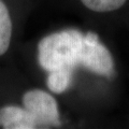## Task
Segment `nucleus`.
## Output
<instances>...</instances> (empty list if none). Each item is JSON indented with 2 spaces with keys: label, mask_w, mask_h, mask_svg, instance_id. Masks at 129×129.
<instances>
[{
  "label": "nucleus",
  "mask_w": 129,
  "mask_h": 129,
  "mask_svg": "<svg viewBox=\"0 0 129 129\" xmlns=\"http://www.w3.org/2000/svg\"><path fill=\"white\" fill-rule=\"evenodd\" d=\"M127 0H81L87 9L98 13L116 11L122 8Z\"/></svg>",
  "instance_id": "nucleus-6"
},
{
  "label": "nucleus",
  "mask_w": 129,
  "mask_h": 129,
  "mask_svg": "<svg viewBox=\"0 0 129 129\" xmlns=\"http://www.w3.org/2000/svg\"><path fill=\"white\" fill-rule=\"evenodd\" d=\"M0 127L5 129L38 128L32 115L24 107L6 106L0 108Z\"/></svg>",
  "instance_id": "nucleus-3"
},
{
  "label": "nucleus",
  "mask_w": 129,
  "mask_h": 129,
  "mask_svg": "<svg viewBox=\"0 0 129 129\" xmlns=\"http://www.w3.org/2000/svg\"><path fill=\"white\" fill-rule=\"evenodd\" d=\"M73 72L69 70H55L48 72L46 79L47 88L55 94H61L70 87Z\"/></svg>",
  "instance_id": "nucleus-5"
},
{
  "label": "nucleus",
  "mask_w": 129,
  "mask_h": 129,
  "mask_svg": "<svg viewBox=\"0 0 129 129\" xmlns=\"http://www.w3.org/2000/svg\"><path fill=\"white\" fill-rule=\"evenodd\" d=\"M23 107L32 115L37 127L60 125L58 104L53 96L41 89H31L23 96Z\"/></svg>",
  "instance_id": "nucleus-2"
},
{
  "label": "nucleus",
  "mask_w": 129,
  "mask_h": 129,
  "mask_svg": "<svg viewBox=\"0 0 129 129\" xmlns=\"http://www.w3.org/2000/svg\"><path fill=\"white\" fill-rule=\"evenodd\" d=\"M89 42L85 34L78 29L56 31L40 40L38 61L46 72L69 70L73 72L79 66L84 67Z\"/></svg>",
  "instance_id": "nucleus-1"
},
{
  "label": "nucleus",
  "mask_w": 129,
  "mask_h": 129,
  "mask_svg": "<svg viewBox=\"0 0 129 129\" xmlns=\"http://www.w3.org/2000/svg\"><path fill=\"white\" fill-rule=\"evenodd\" d=\"M12 30H13V25H12L9 9L7 8L6 3L0 0V56L6 54L9 50Z\"/></svg>",
  "instance_id": "nucleus-4"
}]
</instances>
